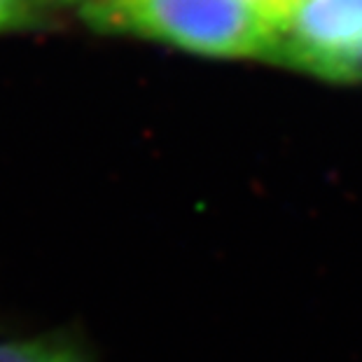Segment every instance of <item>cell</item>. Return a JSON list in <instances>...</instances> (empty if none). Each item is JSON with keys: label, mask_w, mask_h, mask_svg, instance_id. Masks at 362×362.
Masks as SVG:
<instances>
[{"label": "cell", "mask_w": 362, "mask_h": 362, "mask_svg": "<svg viewBox=\"0 0 362 362\" xmlns=\"http://www.w3.org/2000/svg\"><path fill=\"white\" fill-rule=\"evenodd\" d=\"M0 362H89L80 346L66 337L0 341Z\"/></svg>", "instance_id": "cell-3"}, {"label": "cell", "mask_w": 362, "mask_h": 362, "mask_svg": "<svg viewBox=\"0 0 362 362\" xmlns=\"http://www.w3.org/2000/svg\"><path fill=\"white\" fill-rule=\"evenodd\" d=\"M250 12H255L262 21L281 33L283 26L292 19V14L302 0H241Z\"/></svg>", "instance_id": "cell-5"}, {"label": "cell", "mask_w": 362, "mask_h": 362, "mask_svg": "<svg viewBox=\"0 0 362 362\" xmlns=\"http://www.w3.org/2000/svg\"><path fill=\"white\" fill-rule=\"evenodd\" d=\"M42 3H73V0H42Z\"/></svg>", "instance_id": "cell-6"}, {"label": "cell", "mask_w": 362, "mask_h": 362, "mask_svg": "<svg viewBox=\"0 0 362 362\" xmlns=\"http://www.w3.org/2000/svg\"><path fill=\"white\" fill-rule=\"evenodd\" d=\"M101 33L136 35L213 59L274 61L279 30L241 0H82Z\"/></svg>", "instance_id": "cell-1"}, {"label": "cell", "mask_w": 362, "mask_h": 362, "mask_svg": "<svg viewBox=\"0 0 362 362\" xmlns=\"http://www.w3.org/2000/svg\"><path fill=\"white\" fill-rule=\"evenodd\" d=\"M42 0H0V33L33 28L40 21Z\"/></svg>", "instance_id": "cell-4"}, {"label": "cell", "mask_w": 362, "mask_h": 362, "mask_svg": "<svg viewBox=\"0 0 362 362\" xmlns=\"http://www.w3.org/2000/svg\"><path fill=\"white\" fill-rule=\"evenodd\" d=\"M272 64L332 84L362 82V0H302Z\"/></svg>", "instance_id": "cell-2"}]
</instances>
